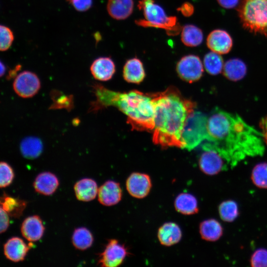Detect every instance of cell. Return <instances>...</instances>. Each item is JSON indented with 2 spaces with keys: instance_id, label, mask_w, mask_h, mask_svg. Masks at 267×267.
Wrapping results in <instances>:
<instances>
[{
  "instance_id": "6da1fadb",
  "label": "cell",
  "mask_w": 267,
  "mask_h": 267,
  "mask_svg": "<svg viewBox=\"0 0 267 267\" xmlns=\"http://www.w3.org/2000/svg\"><path fill=\"white\" fill-rule=\"evenodd\" d=\"M206 129L202 148L215 150L223 158L236 160L264 152L262 133L237 114L215 109L207 115Z\"/></svg>"
},
{
  "instance_id": "7a4b0ae2",
  "label": "cell",
  "mask_w": 267,
  "mask_h": 267,
  "mask_svg": "<svg viewBox=\"0 0 267 267\" xmlns=\"http://www.w3.org/2000/svg\"><path fill=\"white\" fill-rule=\"evenodd\" d=\"M151 93L155 105L153 143L163 148H184L182 131L187 119L194 112L196 103L184 97L173 86L163 91Z\"/></svg>"
},
{
  "instance_id": "3957f363",
  "label": "cell",
  "mask_w": 267,
  "mask_h": 267,
  "mask_svg": "<svg viewBox=\"0 0 267 267\" xmlns=\"http://www.w3.org/2000/svg\"><path fill=\"white\" fill-rule=\"evenodd\" d=\"M96 96L91 102L89 112L113 106L117 107L127 117V122L133 130L153 131L155 105L151 93H144L137 90L121 92L109 90L100 84L92 86Z\"/></svg>"
},
{
  "instance_id": "277c9868",
  "label": "cell",
  "mask_w": 267,
  "mask_h": 267,
  "mask_svg": "<svg viewBox=\"0 0 267 267\" xmlns=\"http://www.w3.org/2000/svg\"><path fill=\"white\" fill-rule=\"evenodd\" d=\"M137 7L142 10L145 19L135 21L144 27H154L164 29L169 36H176L181 31L182 27L176 16H168L163 8L155 3V0H140Z\"/></svg>"
},
{
  "instance_id": "5b68a950",
  "label": "cell",
  "mask_w": 267,
  "mask_h": 267,
  "mask_svg": "<svg viewBox=\"0 0 267 267\" xmlns=\"http://www.w3.org/2000/svg\"><path fill=\"white\" fill-rule=\"evenodd\" d=\"M237 12L245 29L267 37V0H242Z\"/></svg>"
},
{
  "instance_id": "8992f818",
  "label": "cell",
  "mask_w": 267,
  "mask_h": 267,
  "mask_svg": "<svg viewBox=\"0 0 267 267\" xmlns=\"http://www.w3.org/2000/svg\"><path fill=\"white\" fill-rule=\"evenodd\" d=\"M206 120L207 115L200 112L194 111L188 117L181 136L184 148L190 151L204 141Z\"/></svg>"
},
{
  "instance_id": "52a82bcc",
  "label": "cell",
  "mask_w": 267,
  "mask_h": 267,
  "mask_svg": "<svg viewBox=\"0 0 267 267\" xmlns=\"http://www.w3.org/2000/svg\"><path fill=\"white\" fill-rule=\"evenodd\" d=\"M128 255V249L124 244L116 239H110L99 254L98 263L101 267H117L123 263Z\"/></svg>"
},
{
  "instance_id": "ba28073f",
  "label": "cell",
  "mask_w": 267,
  "mask_h": 267,
  "mask_svg": "<svg viewBox=\"0 0 267 267\" xmlns=\"http://www.w3.org/2000/svg\"><path fill=\"white\" fill-rule=\"evenodd\" d=\"M176 70L183 81L191 83L199 80L203 73V66L200 58L189 54L182 57L178 62Z\"/></svg>"
},
{
  "instance_id": "9c48e42d",
  "label": "cell",
  "mask_w": 267,
  "mask_h": 267,
  "mask_svg": "<svg viewBox=\"0 0 267 267\" xmlns=\"http://www.w3.org/2000/svg\"><path fill=\"white\" fill-rule=\"evenodd\" d=\"M15 93L22 98H30L38 93L41 88V82L35 73L25 71L16 76L13 83Z\"/></svg>"
},
{
  "instance_id": "30bf717a",
  "label": "cell",
  "mask_w": 267,
  "mask_h": 267,
  "mask_svg": "<svg viewBox=\"0 0 267 267\" xmlns=\"http://www.w3.org/2000/svg\"><path fill=\"white\" fill-rule=\"evenodd\" d=\"M126 185L127 191L132 196L141 199L149 194L152 187V182L149 175L133 173L128 178Z\"/></svg>"
},
{
  "instance_id": "8fae6325",
  "label": "cell",
  "mask_w": 267,
  "mask_h": 267,
  "mask_svg": "<svg viewBox=\"0 0 267 267\" xmlns=\"http://www.w3.org/2000/svg\"><path fill=\"white\" fill-rule=\"evenodd\" d=\"M207 45L212 51L220 54H226L232 46V40L225 31L216 29L212 31L208 36Z\"/></svg>"
},
{
  "instance_id": "7c38bea8",
  "label": "cell",
  "mask_w": 267,
  "mask_h": 267,
  "mask_svg": "<svg viewBox=\"0 0 267 267\" xmlns=\"http://www.w3.org/2000/svg\"><path fill=\"white\" fill-rule=\"evenodd\" d=\"M204 151L199 160L200 170L203 173L209 176L218 174L223 168V158L215 150Z\"/></svg>"
},
{
  "instance_id": "4fadbf2b",
  "label": "cell",
  "mask_w": 267,
  "mask_h": 267,
  "mask_svg": "<svg viewBox=\"0 0 267 267\" xmlns=\"http://www.w3.org/2000/svg\"><path fill=\"white\" fill-rule=\"evenodd\" d=\"M97 195L100 203L110 206L117 204L121 201L122 190L118 182L108 180L98 188Z\"/></svg>"
},
{
  "instance_id": "5bb4252c",
  "label": "cell",
  "mask_w": 267,
  "mask_h": 267,
  "mask_svg": "<svg viewBox=\"0 0 267 267\" xmlns=\"http://www.w3.org/2000/svg\"><path fill=\"white\" fill-rule=\"evenodd\" d=\"M44 227L40 217L37 215L26 218L22 223L21 231L23 236L30 242L37 241L43 236Z\"/></svg>"
},
{
  "instance_id": "9a60e30c",
  "label": "cell",
  "mask_w": 267,
  "mask_h": 267,
  "mask_svg": "<svg viewBox=\"0 0 267 267\" xmlns=\"http://www.w3.org/2000/svg\"><path fill=\"white\" fill-rule=\"evenodd\" d=\"M31 246L17 237L8 239L3 246L4 254L6 258L14 262L24 260Z\"/></svg>"
},
{
  "instance_id": "2e32d148",
  "label": "cell",
  "mask_w": 267,
  "mask_h": 267,
  "mask_svg": "<svg viewBox=\"0 0 267 267\" xmlns=\"http://www.w3.org/2000/svg\"><path fill=\"white\" fill-rule=\"evenodd\" d=\"M94 78L100 81L110 80L115 72V65L109 57H101L96 59L90 68Z\"/></svg>"
},
{
  "instance_id": "e0dca14e",
  "label": "cell",
  "mask_w": 267,
  "mask_h": 267,
  "mask_svg": "<svg viewBox=\"0 0 267 267\" xmlns=\"http://www.w3.org/2000/svg\"><path fill=\"white\" fill-rule=\"evenodd\" d=\"M157 236L162 245L171 246L179 242L182 237V232L177 223L168 222L160 227Z\"/></svg>"
},
{
  "instance_id": "ac0fdd59",
  "label": "cell",
  "mask_w": 267,
  "mask_h": 267,
  "mask_svg": "<svg viewBox=\"0 0 267 267\" xmlns=\"http://www.w3.org/2000/svg\"><path fill=\"white\" fill-rule=\"evenodd\" d=\"M33 185L38 193L44 195H50L57 189L59 180L54 174L44 172L37 176Z\"/></svg>"
},
{
  "instance_id": "d6986e66",
  "label": "cell",
  "mask_w": 267,
  "mask_h": 267,
  "mask_svg": "<svg viewBox=\"0 0 267 267\" xmlns=\"http://www.w3.org/2000/svg\"><path fill=\"white\" fill-rule=\"evenodd\" d=\"M123 75L127 82L134 84L141 83L145 76L141 61L137 58L127 60L123 68Z\"/></svg>"
},
{
  "instance_id": "ffe728a7",
  "label": "cell",
  "mask_w": 267,
  "mask_h": 267,
  "mask_svg": "<svg viewBox=\"0 0 267 267\" xmlns=\"http://www.w3.org/2000/svg\"><path fill=\"white\" fill-rule=\"evenodd\" d=\"M74 189L78 200L88 202L93 200L98 193L97 185L95 181L85 178L78 181L74 185Z\"/></svg>"
},
{
  "instance_id": "44dd1931",
  "label": "cell",
  "mask_w": 267,
  "mask_h": 267,
  "mask_svg": "<svg viewBox=\"0 0 267 267\" xmlns=\"http://www.w3.org/2000/svg\"><path fill=\"white\" fill-rule=\"evenodd\" d=\"M134 6L133 0H108L107 9L113 18L124 20L132 14Z\"/></svg>"
},
{
  "instance_id": "7402d4cb",
  "label": "cell",
  "mask_w": 267,
  "mask_h": 267,
  "mask_svg": "<svg viewBox=\"0 0 267 267\" xmlns=\"http://www.w3.org/2000/svg\"><path fill=\"white\" fill-rule=\"evenodd\" d=\"M201 238L207 241L215 242L221 238L223 232L222 226L215 219L204 220L199 225Z\"/></svg>"
},
{
  "instance_id": "603a6c76",
  "label": "cell",
  "mask_w": 267,
  "mask_h": 267,
  "mask_svg": "<svg viewBox=\"0 0 267 267\" xmlns=\"http://www.w3.org/2000/svg\"><path fill=\"white\" fill-rule=\"evenodd\" d=\"M174 206L176 210L184 215H191L198 212V201L196 197L188 193H181L176 198Z\"/></svg>"
},
{
  "instance_id": "cb8c5ba5",
  "label": "cell",
  "mask_w": 267,
  "mask_h": 267,
  "mask_svg": "<svg viewBox=\"0 0 267 267\" xmlns=\"http://www.w3.org/2000/svg\"><path fill=\"white\" fill-rule=\"evenodd\" d=\"M222 70L224 76L227 79L232 81H237L245 77L247 67L241 59L232 58L224 63Z\"/></svg>"
},
{
  "instance_id": "d4e9b609",
  "label": "cell",
  "mask_w": 267,
  "mask_h": 267,
  "mask_svg": "<svg viewBox=\"0 0 267 267\" xmlns=\"http://www.w3.org/2000/svg\"><path fill=\"white\" fill-rule=\"evenodd\" d=\"M0 207L11 217L18 218L26 207L25 201L14 198L3 192L0 197Z\"/></svg>"
},
{
  "instance_id": "484cf974",
  "label": "cell",
  "mask_w": 267,
  "mask_h": 267,
  "mask_svg": "<svg viewBox=\"0 0 267 267\" xmlns=\"http://www.w3.org/2000/svg\"><path fill=\"white\" fill-rule=\"evenodd\" d=\"M20 149L24 157L28 159H34L38 157L42 153L43 145L39 138L29 136L21 141Z\"/></svg>"
},
{
  "instance_id": "4316f807",
  "label": "cell",
  "mask_w": 267,
  "mask_h": 267,
  "mask_svg": "<svg viewBox=\"0 0 267 267\" xmlns=\"http://www.w3.org/2000/svg\"><path fill=\"white\" fill-rule=\"evenodd\" d=\"M181 40L182 43L187 46H197L202 43L203 34L198 27L187 24L182 27Z\"/></svg>"
},
{
  "instance_id": "83f0119b",
  "label": "cell",
  "mask_w": 267,
  "mask_h": 267,
  "mask_svg": "<svg viewBox=\"0 0 267 267\" xmlns=\"http://www.w3.org/2000/svg\"><path fill=\"white\" fill-rule=\"evenodd\" d=\"M72 243L77 249L85 250L91 247L93 237L90 231L86 227L75 229L72 237Z\"/></svg>"
},
{
  "instance_id": "f1b7e54d",
  "label": "cell",
  "mask_w": 267,
  "mask_h": 267,
  "mask_svg": "<svg viewBox=\"0 0 267 267\" xmlns=\"http://www.w3.org/2000/svg\"><path fill=\"white\" fill-rule=\"evenodd\" d=\"M220 217L224 222H232L239 215V208L237 203L232 200L222 202L219 206Z\"/></svg>"
},
{
  "instance_id": "f546056e",
  "label": "cell",
  "mask_w": 267,
  "mask_h": 267,
  "mask_svg": "<svg viewBox=\"0 0 267 267\" xmlns=\"http://www.w3.org/2000/svg\"><path fill=\"white\" fill-rule=\"evenodd\" d=\"M206 71L210 74L216 75L220 73L223 68V61L222 56L213 51L207 53L203 60Z\"/></svg>"
},
{
  "instance_id": "4dcf8cb0",
  "label": "cell",
  "mask_w": 267,
  "mask_h": 267,
  "mask_svg": "<svg viewBox=\"0 0 267 267\" xmlns=\"http://www.w3.org/2000/svg\"><path fill=\"white\" fill-rule=\"evenodd\" d=\"M251 179L257 187L267 189V163L262 162L253 168Z\"/></svg>"
},
{
  "instance_id": "1f68e13d",
  "label": "cell",
  "mask_w": 267,
  "mask_h": 267,
  "mask_svg": "<svg viewBox=\"0 0 267 267\" xmlns=\"http://www.w3.org/2000/svg\"><path fill=\"white\" fill-rule=\"evenodd\" d=\"M51 94L53 103L50 108L52 109L65 108L68 110H70L72 108L73 100L72 95H65L57 90H53Z\"/></svg>"
},
{
  "instance_id": "d6a6232c",
  "label": "cell",
  "mask_w": 267,
  "mask_h": 267,
  "mask_svg": "<svg viewBox=\"0 0 267 267\" xmlns=\"http://www.w3.org/2000/svg\"><path fill=\"white\" fill-rule=\"evenodd\" d=\"M0 187H5L9 185L13 179L14 174L12 167L5 162L0 163Z\"/></svg>"
},
{
  "instance_id": "836d02e7",
  "label": "cell",
  "mask_w": 267,
  "mask_h": 267,
  "mask_svg": "<svg viewBox=\"0 0 267 267\" xmlns=\"http://www.w3.org/2000/svg\"><path fill=\"white\" fill-rule=\"evenodd\" d=\"M250 263L253 267H267V250L259 248L251 255Z\"/></svg>"
},
{
  "instance_id": "e575fe53",
  "label": "cell",
  "mask_w": 267,
  "mask_h": 267,
  "mask_svg": "<svg viewBox=\"0 0 267 267\" xmlns=\"http://www.w3.org/2000/svg\"><path fill=\"white\" fill-rule=\"evenodd\" d=\"M0 49L1 51L7 50L11 45L14 36L11 30L3 25L0 28Z\"/></svg>"
},
{
  "instance_id": "d590c367",
  "label": "cell",
  "mask_w": 267,
  "mask_h": 267,
  "mask_svg": "<svg viewBox=\"0 0 267 267\" xmlns=\"http://www.w3.org/2000/svg\"><path fill=\"white\" fill-rule=\"evenodd\" d=\"M78 11H85L91 6L92 0H67Z\"/></svg>"
},
{
  "instance_id": "8d00e7d4",
  "label": "cell",
  "mask_w": 267,
  "mask_h": 267,
  "mask_svg": "<svg viewBox=\"0 0 267 267\" xmlns=\"http://www.w3.org/2000/svg\"><path fill=\"white\" fill-rule=\"evenodd\" d=\"M0 233L5 232L8 226L9 223V215L8 213L0 207Z\"/></svg>"
},
{
  "instance_id": "74e56055",
  "label": "cell",
  "mask_w": 267,
  "mask_h": 267,
  "mask_svg": "<svg viewBox=\"0 0 267 267\" xmlns=\"http://www.w3.org/2000/svg\"><path fill=\"white\" fill-rule=\"evenodd\" d=\"M178 10L180 11L184 16L189 17L193 14L194 8L191 3L185 2L178 8Z\"/></svg>"
},
{
  "instance_id": "f35d334b",
  "label": "cell",
  "mask_w": 267,
  "mask_h": 267,
  "mask_svg": "<svg viewBox=\"0 0 267 267\" xmlns=\"http://www.w3.org/2000/svg\"><path fill=\"white\" fill-rule=\"evenodd\" d=\"M219 4L225 8H232L237 6L239 0H217Z\"/></svg>"
},
{
  "instance_id": "ab89813d",
  "label": "cell",
  "mask_w": 267,
  "mask_h": 267,
  "mask_svg": "<svg viewBox=\"0 0 267 267\" xmlns=\"http://www.w3.org/2000/svg\"><path fill=\"white\" fill-rule=\"evenodd\" d=\"M260 126L262 131L263 138L267 145V116L262 119Z\"/></svg>"
},
{
  "instance_id": "60d3db41",
  "label": "cell",
  "mask_w": 267,
  "mask_h": 267,
  "mask_svg": "<svg viewBox=\"0 0 267 267\" xmlns=\"http://www.w3.org/2000/svg\"><path fill=\"white\" fill-rule=\"evenodd\" d=\"M20 66L19 65L17 66L14 69L10 71L8 79H9V78H12L13 76L16 75L17 71L20 69Z\"/></svg>"
},
{
  "instance_id": "b9f144b4",
  "label": "cell",
  "mask_w": 267,
  "mask_h": 267,
  "mask_svg": "<svg viewBox=\"0 0 267 267\" xmlns=\"http://www.w3.org/2000/svg\"><path fill=\"white\" fill-rule=\"evenodd\" d=\"M5 71H6L5 67L4 65H3L2 63L1 62H0V76L1 77H2L4 74Z\"/></svg>"
}]
</instances>
